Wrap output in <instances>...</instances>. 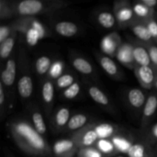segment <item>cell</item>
Instances as JSON below:
<instances>
[{
  "mask_svg": "<svg viewBox=\"0 0 157 157\" xmlns=\"http://www.w3.org/2000/svg\"><path fill=\"white\" fill-rule=\"evenodd\" d=\"M7 130L14 143L25 153L35 157H52V147L28 120H12L8 122Z\"/></svg>",
  "mask_w": 157,
  "mask_h": 157,
  "instance_id": "6da1fadb",
  "label": "cell"
},
{
  "mask_svg": "<svg viewBox=\"0 0 157 157\" xmlns=\"http://www.w3.org/2000/svg\"><path fill=\"white\" fill-rule=\"evenodd\" d=\"M71 4L62 0H23L12 2L15 15L31 17L44 15L68 7Z\"/></svg>",
  "mask_w": 157,
  "mask_h": 157,
  "instance_id": "7a4b0ae2",
  "label": "cell"
},
{
  "mask_svg": "<svg viewBox=\"0 0 157 157\" xmlns=\"http://www.w3.org/2000/svg\"><path fill=\"white\" fill-rule=\"evenodd\" d=\"M17 61H18V75L17 90L21 99L23 101H27L32 98L33 94L34 84L32 72L29 67V60L23 48H20Z\"/></svg>",
  "mask_w": 157,
  "mask_h": 157,
  "instance_id": "3957f363",
  "label": "cell"
},
{
  "mask_svg": "<svg viewBox=\"0 0 157 157\" xmlns=\"http://www.w3.org/2000/svg\"><path fill=\"white\" fill-rule=\"evenodd\" d=\"M113 13L116 18L117 23L121 29H126L134 24L138 19L133 12L132 4L126 0L113 2Z\"/></svg>",
  "mask_w": 157,
  "mask_h": 157,
  "instance_id": "277c9868",
  "label": "cell"
},
{
  "mask_svg": "<svg viewBox=\"0 0 157 157\" xmlns=\"http://www.w3.org/2000/svg\"><path fill=\"white\" fill-rule=\"evenodd\" d=\"M128 157H156L155 146L143 132L135 136L131 147L127 152Z\"/></svg>",
  "mask_w": 157,
  "mask_h": 157,
  "instance_id": "5b68a950",
  "label": "cell"
},
{
  "mask_svg": "<svg viewBox=\"0 0 157 157\" xmlns=\"http://www.w3.org/2000/svg\"><path fill=\"white\" fill-rule=\"evenodd\" d=\"M18 71V61L15 55H12L6 61L4 67L2 69L1 81L0 83L3 85L7 92L10 101H12V93H13L14 85L16 80Z\"/></svg>",
  "mask_w": 157,
  "mask_h": 157,
  "instance_id": "8992f818",
  "label": "cell"
},
{
  "mask_svg": "<svg viewBox=\"0 0 157 157\" xmlns=\"http://www.w3.org/2000/svg\"><path fill=\"white\" fill-rule=\"evenodd\" d=\"M71 136L75 140L80 150L94 147L97 141L99 140L95 129V123H89L81 130L72 133Z\"/></svg>",
  "mask_w": 157,
  "mask_h": 157,
  "instance_id": "52a82bcc",
  "label": "cell"
},
{
  "mask_svg": "<svg viewBox=\"0 0 157 157\" xmlns=\"http://www.w3.org/2000/svg\"><path fill=\"white\" fill-rule=\"evenodd\" d=\"M55 81L47 76L42 79L41 86V98L42 101L43 108L46 117H49L53 108L55 101Z\"/></svg>",
  "mask_w": 157,
  "mask_h": 157,
  "instance_id": "ba28073f",
  "label": "cell"
},
{
  "mask_svg": "<svg viewBox=\"0 0 157 157\" xmlns=\"http://www.w3.org/2000/svg\"><path fill=\"white\" fill-rule=\"evenodd\" d=\"M79 147L75 140L69 136L68 138L58 140L54 143L52 147V157H74L78 154Z\"/></svg>",
  "mask_w": 157,
  "mask_h": 157,
  "instance_id": "9c48e42d",
  "label": "cell"
},
{
  "mask_svg": "<svg viewBox=\"0 0 157 157\" xmlns=\"http://www.w3.org/2000/svg\"><path fill=\"white\" fill-rule=\"evenodd\" d=\"M96 59L103 70L114 81H124V74L118 64L110 57L103 53H96Z\"/></svg>",
  "mask_w": 157,
  "mask_h": 157,
  "instance_id": "30bf717a",
  "label": "cell"
},
{
  "mask_svg": "<svg viewBox=\"0 0 157 157\" xmlns=\"http://www.w3.org/2000/svg\"><path fill=\"white\" fill-rule=\"evenodd\" d=\"M157 111V93L150 92L141 113L140 131H145L150 127Z\"/></svg>",
  "mask_w": 157,
  "mask_h": 157,
  "instance_id": "8fae6325",
  "label": "cell"
},
{
  "mask_svg": "<svg viewBox=\"0 0 157 157\" xmlns=\"http://www.w3.org/2000/svg\"><path fill=\"white\" fill-rule=\"evenodd\" d=\"M148 94L140 88L129 89L126 93V102L132 111L135 113H142L143 109L147 102Z\"/></svg>",
  "mask_w": 157,
  "mask_h": 157,
  "instance_id": "7c38bea8",
  "label": "cell"
},
{
  "mask_svg": "<svg viewBox=\"0 0 157 157\" xmlns=\"http://www.w3.org/2000/svg\"><path fill=\"white\" fill-rule=\"evenodd\" d=\"M140 85L145 90H152L157 78V71L152 66L136 65L133 70Z\"/></svg>",
  "mask_w": 157,
  "mask_h": 157,
  "instance_id": "4fadbf2b",
  "label": "cell"
},
{
  "mask_svg": "<svg viewBox=\"0 0 157 157\" xmlns=\"http://www.w3.org/2000/svg\"><path fill=\"white\" fill-rule=\"evenodd\" d=\"M83 85L86 88L87 93L88 94L90 98L96 104H98L105 110H107V111H110L111 113L113 111V105L110 99L106 94L105 92L103 91L98 86L90 82H85V81Z\"/></svg>",
  "mask_w": 157,
  "mask_h": 157,
  "instance_id": "5bb4252c",
  "label": "cell"
},
{
  "mask_svg": "<svg viewBox=\"0 0 157 157\" xmlns=\"http://www.w3.org/2000/svg\"><path fill=\"white\" fill-rule=\"evenodd\" d=\"M70 109L67 107H59L52 113L50 126L54 133H62L71 118Z\"/></svg>",
  "mask_w": 157,
  "mask_h": 157,
  "instance_id": "9a60e30c",
  "label": "cell"
},
{
  "mask_svg": "<svg viewBox=\"0 0 157 157\" xmlns=\"http://www.w3.org/2000/svg\"><path fill=\"white\" fill-rule=\"evenodd\" d=\"M123 44L122 38L117 32H111L104 36L101 42L103 54L110 57H116L118 49Z\"/></svg>",
  "mask_w": 157,
  "mask_h": 157,
  "instance_id": "2e32d148",
  "label": "cell"
},
{
  "mask_svg": "<svg viewBox=\"0 0 157 157\" xmlns=\"http://www.w3.org/2000/svg\"><path fill=\"white\" fill-rule=\"evenodd\" d=\"M70 62L72 67L81 75L88 77L95 76L96 72L94 65L82 55L75 53L71 54L70 55Z\"/></svg>",
  "mask_w": 157,
  "mask_h": 157,
  "instance_id": "e0dca14e",
  "label": "cell"
},
{
  "mask_svg": "<svg viewBox=\"0 0 157 157\" xmlns=\"http://www.w3.org/2000/svg\"><path fill=\"white\" fill-rule=\"evenodd\" d=\"M129 39L133 48V58L136 65L152 66L148 51L142 42L136 38H130Z\"/></svg>",
  "mask_w": 157,
  "mask_h": 157,
  "instance_id": "ac0fdd59",
  "label": "cell"
},
{
  "mask_svg": "<svg viewBox=\"0 0 157 157\" xmlns=\"http://www.w3.org/2000/svg\"><path fill=\"white\" fill-rule=\"evenodd\" d=\"M116 58L118 61L123 65L128 68L134 70L136 66L133 55V48L131 44L129 43H123L117 52Z\"/></svg>",
  "mask_w": 157,
  "mask_h": 157,
  "instance_id": "d6986e66",
  "label": "cell"
},
{
  "mask_svg": "<svg viewBox=\"0 0 157 157\" xmlns=\"http://www.w3.org/2000/svg\"><path fill=\"white\" fill-rule=\"evenodd\" d=\"M136 135L130 134V133H124L123 130L116 136H113L111 140L113 141L118 153H124L127 154L129 149L131 147Z\"/></svg>",
  "mask_w": 157,
  "mask_h": 157,
  "instance_id": "ffe728a7",
  "label": "cell"
},
{
  "mask_svg": "<svg viewBox=\"0 0 157 157\" xmlns=\"http://www.w3.org/2000/svg\"><path fill=\"white\" fill-rule=\"evenodd\" d=\"M53 29L58 35L66 38L75 36L80 32V28L78 24L70 21H57L53 25Z\"/></svg>",
  "mask_w": 157,
  "mask_h": 157,
  "instance_id": "44dd1931",
  "label": "cell"
},
{
  "mask_svg": "<svg viewBox=\"0 0 157 157\" xmlns=\"http://www.w3.org/2000/svg\"><path fill=\"white\" fill-rule=\"evenodd\" d=\"M29 110L30 113L31 120H32V124L33 127H35V129L39 134L45 137L46 134H47V127H46L44 117H43L41 110L35 104H32V106H30Z\"/></svg>",
  "mask_w": 157,
  "mask_h": 157,
  "instance_id": "7402d4cb",
  "label": "cell"
},
{
  "mask_svg": "<svg viewBox=\"0 0 157 157\" xmlns=\"http://www.w3.org/2000/svg\"><path fill=\"white\" fill-rule=\"evenodd\" d=\"M130 29L139 41L144 43H154L145 21L137 20L130 26Z\"/></svg>",
  "mask_w": 157,
  "mask_h": 157,
  "instance_id": "603a6c76",
  "label": "cell"
},
{
  "mask_svg": "<svg viewBox=\"0 0 157 157\" xmlns=\"http://www.w3.org/2000/svg\"><path fill=\"white\" fill-rule=\"evenodd\" d=\"M89 124V116L85 113H75L71 117L67 126L65 127L62 133L75 132L81 130L84 127Z\"/></svg>",
  "mask_w": 157,
  "mask_h": 157,
  "instance_id": "cb8c5ba5",
  "label": "cell"
},
{
  "mask_svg": "<svg viewBox=\"0 0 157 157\" xmlns=\"http://www.w3.org/2000/svg\"><path fill=\"white\" fill-rule=\"evenodd\" d=\"M95 129L100 139H110L122 130L118 126L108 123H95Z\"/></svg>",
  "mask_w": 157,
  "mask_h": 157,
  "instance_id": "d4e9b609",
  "label": "cell"
},
{
  "mask_svg": "<svg viewBox=\"0 0 157 157\" xmlns=\"http://www.w3.org/2000/svg\"><path fill=\"white\" fill-rule=\"evenodd\" d=\"M54 61L50 56L41 55L35 61V71L36 75L44 79L48 75Z\"/></svg>",
  "mask_w": 157,
  "mask_h": 157,
  "instance_id": "484cf974",
  "label": "cell"
},
{
  "mask_svg": "<svg viewBox=\"0 0 157 157\" xmlns=\"http://www.w3.org/2000/svg\"><path fill=\"white\" fill-rule=\"evenodd\" d=\"M101 153L103 157L116 156L119 154L111 139H100L94 146Z\"/></svg>",
  "mask_w": 157,
  "mask_h": 157,
  "instance_id": "4316f807",
  "label": "cell"
},
{
  "mask_svg": "<svg viewBox=\"0 0 157 157\" xmlns=\"http://www.w3.org/2000/svg\"><path fill=\"white\" fill-rule=\"evenodd\" d=\"M18 32L15 30L12 35L9 37L3 42L0 43V57L2 61H7L9 57L12 55V51L15 47V41L18 38Z\"/></svg>",
  "mask_w": 157,
  "mask_h": 157,
  "instance_id": "83f0119b",
  "label": "cell"
},
{
  "mask_svg": "<svg viewBox=\"0 0 157 157\" xmlns=\"http://www.w3.org/2000/svg\"><path fill=\"white\" fill-rule=\"evenodd\" d=\"M132 7H133V12L136 18L141 21H147L149 18L156 16V15L155 9L147 8V6L141 3L140 0L133 2L132 3Z\"/></svg>",
  "mask_w": 157,
  "mask_h": 157,
  "instance_id": "f1b7e54d",
  "label": "cell"
},
{
  "mask_svg": "<svg viewBox=\"0 0 157 157\" xmlns=\"http://www.w3.org/2000/svg\"><path fill=\"white\" fill-rule=\"evenodd\" d=\"M77 81V76L75 73L71 71H65L61 76L55 80V85L57 90L62 91Z\"/></svg>",
  "mask_w": 157,
  "mask_h": 157,
  "instance_id": "f546056e",
  "label": "cell"
},
{
  "mask_svg": "<svg viewBox=\"0 0 157 157\" xmlns=\"http://www.w3.org/2000/svg\"><path fill=\"white\" fill-rule=\"evenodd\" d=\"M97 21L98 24L106 29H111L117 25V23L116 18L113 12H110L109 11L104 10L99 12L97 15Z\"/></svg>",
  "mask_w": 157,
  "mask_h": 157,
  "instance_id": "4dcf8cb0",
  "label": "cell"
},
{
  "mask_svg": "<svg viewBox=\"0 0 157 157\" xmlns=\"http://www.w3.org/2000/svg\"><path fill=\"white\" fill-rule=\"evenodd\" d=\"M82 86L83 85L79 81H75L70 87L61 91V98L64 100H67V101L76 99L81 94Z\"/></svg>",
  "mask_w": 157,
  "mask_h": 157,
  "instance_id": "1f68e13d",
  "label": "cell"
},
{
  "mask_svg": "<svg viewBox=\"0 0 157 157\" xmlns=\"http://www.w3.org/2000/svg\"><path fill=\"white\" fill-rule=\"evenodd\" d=\"M11 101L9 98L6 89L0 83V117L2 121L4 120L10 107Z\"/></svg>",
  "mask_w": 157,
  "mask_h": 157,
  "instance_id": "d6a6232c",
  "label": "cell"
},
{
  "mask_svg": "<svg viewBox=\"0 0 157 157\" xmlns=\"http://www.w3.org/2000/svg\"><path fill=\"white\" fill-rule=\"evenodd\" d=\"M15 16L12 2L1 0L0 1V18L1 20H7Z\"/></svg>",
  "mask_w": 157,
  "mask_h": 157,
  "instance_id": "836d02e7",
  "label": "cell"
},
{
  "mask_svg": "<svg viewBox=\"0 0 157 157\" xmlns=\"http://www.w3.org/2000/svg\"><path fill=\"white\" fill-rule=\"evenodd\" d=\"M64 71H64V64L62 61H54L48 76L50 77L52 79L55 81L58 77L61 76Z\"/></svg>",
  "mask_w": 157,
  "mask_h": 157,
  "instance_id": "e575fe53",
  "label": "cell"
},
{
  "mask_svg": "<svg viewBox=\"0 0 157 157\" xmlns=\"http://www.w3.org/2000/svg\"><path fill=\"white\" fill-rule=\"evenodd\" d=\"M142 42V41H141ZM147 49L151 60V65L157 71V44L155 43H144L142 42Z\"/></svg>",
  "mask_w": 157,
  "mask_h": 157,
  "instance_id": "d590c367",
  "label": "cell"
},
{
  "mask_svg": "<svg viewBox=\"0 0 157 157\" xmlns=\"http://www.w3.org/2000/svg\"><path fill=\"white\" fill-rule=\"evenodd\" d=\"M15 30H16V29H15L12 23L1 25V27H0V43L3 42L5 40L7 39Z\"/></svg>",
  "mask_w": 157,
  "mask_h": 157,
  "instance_id": "8d00e7d4",
  "label": "cell"
},
{
  "mask_svg": "<svg viewBox=\"0 0 157 157\" xmlns=\"http://www.w3.org/2000/svg\"><path fill=\"white\" fill-rule=\"evenodd\" d=\"M157 14V13H156ZM146 24H147V27H148L149 31H150V34L152 35L153 41L156 44H157V20H156V16L153 17V18H149L147 20Z\"/></svg>",
  "mask_w": 157,
  "mask_h": 157,
  "instance_id": "74e56055",
  "label": "cell"
},
{
  "mask_svg": "<svg viewBox=\"0 0 157 157\" xmlns=\"http://www.w3.org/2000/svg\"><path fill=\"white\" fill-rule=\"evenodd\" d=\"M78 157H103L101 153L94 147L81 149L78 153Z\"/></svg>",
  "mask_w": 157,
  "mask_h": 157,
  "instance_id": "f35d334b",
  "label": "cell"
},
{
  "mask_svg": "<svg viewBox=\"0 0 157 157\" xmlns=\"http://www.w3.org/2000/svg\"><path fill=\"white\" fill-rule=\"evenodd\" d=\"M146 135L149 140L152 143L154 146H156L157 144V123L154 125L150 127L145 131H141Z\"/></svg>",
  "mask_w": 157,
  "mask_h": 157,
  "instance_id": "ab89813d",
  "label": "cell"
},
{
  "mask_svg": "<svg viewBox=\"0 0 157 157\" xmlns=\"http://www.w3.org/2000/svg\"><path fill=\"white\" fill-rule=\"evenodd\" d=\"M140 2L149 9H155L157 6V0H140Z\"/></svg>",
  "mask_w": 157,
  "mask_h": 157,
  "instance_id": "60d3db41",
  "label": "cell"
},
{
  "mask_svg": "<svg viewBox=\"0 0 157 157\" xmlns=\"http://www.w3.org/2000/svg\"><path fill=\"white\" fill-rule=\"evenodd\" d=\"M3 152H4L5 157H15L9 150H8V148H6V147H4V148H3Z\"/></svg>",
  "mask_w": 157,
  "mask_h": 157,
  "instance_id": "b9f144b4",
  "label": "cell"
},
{
  "mask_svg": "<svg viewBox=\"0 0 157 157\" xmlns=\"http://www.w3.org/2000/svg\"><path fill=\"white\" fill-rule=\"evenodd\" d=\"M153 89H154L155 92L157 93V78L156 79V81H155V84H154V87H153Z\"/></svg>",
  "mask_w": 157,
  "mask_h": 157,
  "instance_id": "7bdbcfd3",
  "label": "cell"
},
{
  "mask_svg": "<svg viewBox=\"0 0 157 157\" xmlns=\"http://www.w3.org/2000/svg\"><path fill=\"white\" fill-rule=\"evenodd\" d=\"M155 150H156V155L157 157V144H156V146H155Z\"/></svg>",
  "mask_w": 157,
  "mask_h": 157,
  "instance_id": "ee69618b",
  "label": "cell"
},
{
  "mask_svg": "<svg viewBox=\"0 0 157 157\" xmlns=\"http://www.w3.org/2000/svg\"><path fill=\"white\" fill-rule=\"evenodd\" d=\"M115 157H124V156H116Z\"/></svg>",
  "mask_w": 157,
  "mask_h": 157,
  "instance_id": "f6af8a7d",
  "label": "cell"
},
{
  "mask_svg": "<svg viewBox=\"0 0 157 157\" xmlns=\"http://www.w3.org/2000/svg\"><path fill=\"white\" fill-rule=\"evenodd\" d=\"M156 20H157V14H156Z\"/></svg>",
  "mask_w": 157,
  "mask_h": 157,
  "instance_id": "bcb514c9",
  "label": "cell"
}]
</instances>
